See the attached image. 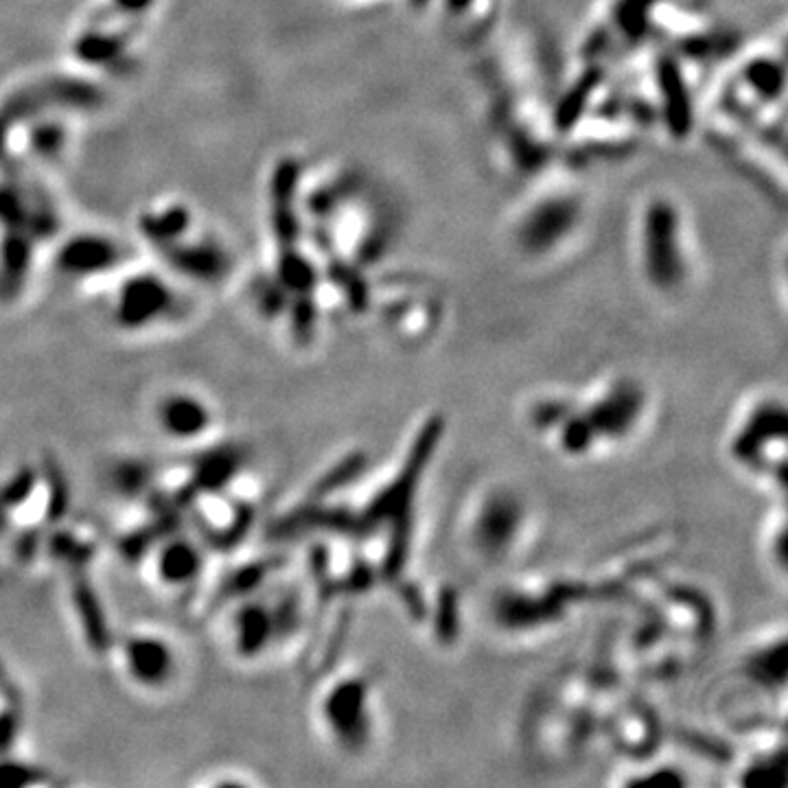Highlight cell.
I'll return each instance as SVG.
<instances>
[{
  "mask_svg": "<svg viewBox=\"0 0 788 788\" xmlns=\"http://www.w3.org/2000/svg\"><path fill=\"white\" fill-rule=\"evenodd\" d=\"M725 454L753 482L784 489L786 403L782 394L758 392L743 403L727 430Z\"/></svg>",
  "mask_w": 788,
  "mask_h": 788,
  "instance_id": "1",
  "label": "cell"
},
{
  "mask_svg": "<svg viewBox=\"0 0 788 788\" xmlns=\"http://www.w3.org/2000/svg\"><path fill=\"white\" fill-rule=\"evenodd\" d=\"M530 504L513 486H493L469 502L462 517V539L478 563L504 565L528 546Z\"/></svg>",
  "mask_w": 788,
  "mask_h": 788,
  "instance_id": "2",
  "label": "cell"
},
{
  "mask_svg": "<svg viewBox=\"0 0 788 788\" xmlns=\"http://www.w3.org/2000/svg\"><path fill=\"white\" fill-rule=\"evenodd\" d=\"M373 681L351 675L331 683L322 697V721L329 736L344 751H362L375 727Z\"/></svg>",
  "mask_w": 788,
  "mask_h": 788,
  "instance_id": "3",
  "label": "cell"
},
{
  "mask_svg": "<svg viewBox=\"0 0 788 788\" xmlns=\"http://www.w3.org/2000/svg\"><path fill=\"white\" fill-rule=\"evenodd\" d=\"M646 261L653 281L662 287L677 283L679 257L675 248V217L664 204H657L646 224Z\"/></svg>",
  "mask_w": 788,
  "mask_h": 788,
  "instance_id": "4",
  "label": "cell"
},
{
  "mask_svg": "<svg viewBox=\"0 0 788 788\" xmlns=\"http://www.w3.org/2000/svg\"><path fill=\"white\" fill-rule=\"evenodd\" d=\"M123 655L132 679L138 686L147 688H158L169 681L173 666H176V657H173L169 644L147 633L127 637Z\"/></svg>",
  "mask_w": 788,
  "mask_h": 788,
  "instance_id": "5",
  "label": "cell"
},
{
  "mask_svg": "<svg viewBox=\"0 0 788 788\" xmlns=\"http://www.w3.org/2000/svg\"><path fill=\"white\" fill-rule=\"evenodd\" d=\"M167 289L152 278H141V283H134L121 294V303L117 318L127 327H143L156 320L167 307Z\"/></svg>",
  "mask_w": 788,
  "mask_h": 788,
  "instance_id": "6",
  "label": "cell"
},
{
  "mask_svg": "<svg viewBox=\"0 0 788 788\" xmlns=\"http://www.w3.org/2000/svg\"><path fill=\"white\" fill-rule=\"evenodd\" d=\"M158 416L160 425L178 438L197 436L211 425V410L206 408L204 401L191 397V394H171L162 401Z\"/></svg>",
  "mask_w": 788,
  "mask_h": 788,
  "instance_id": "7",
  "label": "cell"
},
{
  "mask_svg": "<svg viewBox=\"0 0 788 788\" xmlns=\"http://www.w3.org/2000/svg\"><path fill=\"white\" fill-rule=\"evenodd\" d=\"M237 651L241 655H257L278 635L274 609L261 602H248L237 613Z\"/></svg>",
  "mask_w": 788,
  "mask_h": 788,
  "instance_id": "8",
  "label": "cell"
},
{
  "mask_svg": "<svg viewBox=\"0 0 788 788\" xmlns=\"http://www.w3.org/2000/svg\"><path fill=\"white\" fill-rule=\"evenodd\" d=\"M202 567V556L191 541L176 539L160 552L158 574L167 585H184L195 581Z\"/></svg>",
  "mask_w": 788,
  "mask_h": 788,
  "instance_id": "9",
  "label": "cell"
},
{
  "mask_svg": "<svg viewBox=\"0 0 788 788\" xmlns=\"http://www.w3.org/2000/svg\"><path fill=\"white\" fill-rule=\"evenodd\" d=\"M662 86H664V97H668L670 125L675 127L677 132H686L690 125V103L686 90H683L677 68L672 64L662 66Z\"/></svg>",
  "mask_w": 788,
  "mask_h": 788,
  "instance_id": "10",
  "label": "cell"
},
{
  "mask_svg": "<svg viewBox=\"0 0 788 788\" xmlns=\"http://www.w3.org/2000/svg\"><path fill=\"white\" fill-rule=\"evenodd\" d=\"M570 222H572L570 208H565L563 204H550L543 208L541 213L532 217L528 235L532 243L541 246V243H550L554 239H559L563 235V230L570 226Z\"/></svg>",
  "mask_w": 788,
  "mask_h": 788,
  "instance_id": "11",
  "label": "cell"
},
{
  "mask_svg": "<svg viewBox=\"0 0 788 788\" xmlns=\"http://www.w3.org/2000/svg\"><path fill=\"white\" fill-rule=\"evenodd\" d=\"M27 782H36V773L22 764H0V786H22Z\"/></svg>",
  "mask_w": 788,
  "mask_h": 788,
  "instance_id": "12",
  "label": "cell"
},
{
  "mask_svg": "<svg viewBox=\"0 0 788 788\" xmlns=\"http://www.w3.org/2000/svg\"><path fill=\"white\" fill-rule=\"evenodd\" d=\"M753 71V68H751ZM775 75H780L778 73V68H773V64L769 66V64H762L760 68H756V71L751 73V81L753 84H756L760 90H764L767 92V95H773V92H778V88H780V79L775 81L773 77Z\"/></svg>",
  "mask_w": 788,
  "mask_h": 788,
  "instance_id": "13",
  "label": "cell"
}]
</instances>
